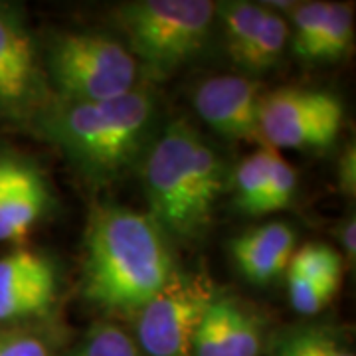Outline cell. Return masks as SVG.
<instances>
[{
    "label": "cell",
    "mask_w": 356,
    "mask_h": 356,
    "mask_svg": "<svg viewBox=\"0 0 356 356\" xmlns=\"http://www.w3.org/2000/svg\"><path fill=\"white\" fill-rule=\"evenodd\" d=\"M175 271L165 234L147 214L119 204L91 212L81 283L89 303L135 315Z\"/></svg>",
    "instance_id": "obj_1"
},
{
    "label": "cell",
    "mask_w": 356,
    "mask_h": 356,
    "mask_svg": "<svg viewBox=\"0 0 356 356\" xmlns=\"http://www.w3.org/2000/svg\"><path fill=\"white\" fill-rule=\"evenodd\" d=\"M91 182H111L139 165L156 133V99L135 88L97 103L50 99L32 121Z\"/></svg>",
    "instance_id": "obj_2"
},
{
    "label": "cell",
    "mask_w": 356,
    "mask_h": 356,
    "mask_svg": "<svg viewBox=\"0 0 356 356\" xmlns=\"http://www.w3.org/2000/svg\"><path fill=\"white\" fill-rule=\"evenodd\" d=\"M147 216L178 242L204 236L220 196L229 184L222 156L186 121H170L156 135L143 161Z\"/></svg>",
    "instance_id": "obj_3"
},
{
    "label": "cell",
    "mask_w": 356,
    "mask_h": 356,
    "mask_svg": "<svg viewBox=\"0 0 356 356\" xmlns=\"http://www.w3.org/2000/svg\"><path fill=\"white\" fill-rule=\"evenodd\" d=\"M135 62L154 77H166L188 64L212 34L216 2L210 0H135L115 10Z\"/></svg>",
    "instance_id": "obj_4"
},
{
    "label": "cell",
    "mask_w": 356,
    "mask_h": 356,
    "mask_svg": "<svg viewBox=\"0 0 356 356\" xmlns=\"http://www.w3.org/2000/svg\"><path fill=\"white\" fill-rule=\"evenodd\" d=\"M48 72L56 99L97 103L137 88L139 64L131 51L97 32H70L51 40Z\"/></svg>",
    "instance_id": "obj_5"
},
{
    "label": "cell",
    "mask_w": 356,
    "mask_h": 356,
    "mask_svg": "<svg viewBox=\"0 0 356 356\" xmlns=\"http://www.w3.org/2000/svg\"><path fill=\"white\" fill-rule=\"evenodd\" d=\"M216 287L204 275L175 271L166 285L135 313V337L140 355L192 356L196 329Z\"/></svg>",
    "instance_id": "obj_6"
},
{
    "label": "cell",
    "mask_w": 356,
    "mask_h": 356,
    "mask_svg": "<svg viewBox=\"0 0 356 356\" xmlns=\"http://www.w3.org/2000/svg\"><path fill=\"white\" fill-rule=\"evenodd\" d=\"M344 105L329 91L281 88L261 95L259 135L271 149H329L343 129Z\"/></svg>",
    "instance_id": "obj_7"
},
{
    "label": "cell",
    "mask_w": 356,
    "mask_h": 356,
    "mask_svg": "<svg viewBox=\"0 0 356 356\" xmlns=\"http://www.w3.org/2000/svg\"><path fill=\"white\" fill-rule=\"evenodd\" d=\"M48 102L36 40L22 13L0 2V117L32 123Z\"/></svg>",
    "instance_id": "obj_8"
},
{
    "label": "cell",
    "mask_w": 356,
    "mask_h": 356,
    "mask_svg": "<svg viewBox=\"0 0 356 356\" xmlns=\"http://www.w3.org/2000/svg\"><path fill=\"white\" fill-rule=\"evenodd\" d=\"M60 297V271L46 254L16 248L0 257V325L46 318Z\"/></svg>",
    "instance_id": "obj_9"
},
{
    "label": "cell",
    "mask_w": 356,
    "mask_h": 356,
    "mask_svg": "<svg viewBox=\"0 0 356 356\" xmlns=\"http://www.w3.org/2000/svg\"><path fill=\"white\" fill-rule=\"evenodd\" d=\"M50 204V186L38 166L0 151V242L24 243Z\"/></svg>",
    "instance_id": "obj_10"
},
{
    "label": "cell",
    "mask_w": 356,
    "mask_h": 356,
    "mask_svg": "<svg viewBox=\"0 0 356 356\" xmlns=\"http://www.w3.org/2000/svg\"><path fill=\"white\" fill-rule=\"evenodd\" d=\"M259 83L243 76H218L202 81L194 107L204 123L229 140L261 143Z\"/></svg>",
    "instance_id": "obj_11"
},
{
    "label": "cell",
    "mask_w": 356,
    "mask_h": 356,
    "mask_svg": "<svg viewBox=\"0 0 356 356\" xmlns=\"http://www.w3.org/2000/svg\"><path fill=\"white\" fill-rule=\"evenodd\" d=\"M229 254L243 280L269 285L289 267L295 254V232L285 222H269L234 238Z\"/></svg>",
    "instance_id": "obj_12"
},
{
    "label": "cell",
    "mask_w": 356,
    "mask_h": 356,
    "mask_svg": "<svg viewBox=\"0 0 356 356\" xmlns=\"http://www.w3.org/2000/svg\"><path fill=\"white\" fill-rule=\"evenodd\" d=\"M287 44H289V24L275 8H269L266 4V14L259 24V30L252 40V44L248 46V50L238 60V65L254 74L267 72L277 65Z\"/></svg>",
    "instance_id": "obj_13"
},
{
    "label": "cell",
    "mask_w": 356,
    "mask_h": 356,
    "mask_svg": "<svg viewBox=\"0 0 356 356\" xmlns=\"http://www.w3.org/2000/svg\"><path fill=\"white\" fill-rule=\"evenodd\" d=\"M216 14H220L224 24V38L229 58L234 64H238L259 30L266 14V4L250 0H229L216 4Z\"/></svg>",
    "instance_id": "obj_14"
},
{
    "label": "cell",
    "mask_w": 356,
    "mask_h": 356,
    "mask_svg": "<svg viewBox=\"0 0 356 356\" xmlns=\"http://www.w3.org/2000/svg\"><path fill=\"white\" fill-rule=\"evenodd\" d=\"M355 46V4L331 2L311 64H332L346 58Z\"/></svg>",
    "instance_id": "obj_15"
},
{
    "label": "cell",
    "mask_w": 356,
    "mask_h": 356,
    "mask_svg": "<svg viewBox=\"0 0 356 356\" xmlns=\"http://www.w3.org/2000/svg\"><path fill=\"white\" fill-rule=\"evenodd\" d=\"M269 170V147H261L238 165L234 178L236 188V206L245 216H259V204L267 186Z\"/></svg>",
    "instance_id": "obj_16"
},
{
    "label": "cell",
    "mask_w": 356,
    "mask_h": 356,
    "mask_svg": "<svg viewBox=\"0 0 356 356\" xmlns=\"http://www.w3.org/2000/svg\"><path fill=\"white\" fill-rule=\"evenodd\" d=\"M329 6H331V2H323V0L301 2V4L291 6L289 44H291L293 54L299 60L311 62L325 20H327V14H329Z\"/></svg>",
    "instance_id": "obj_17"
},
{
    "label": "cell",
    "mask_w": 356,
    "mask_h": 356,
    "mask_svg": "<svg viewBox=\"0 0 356 356\" xmlns=\"http://www.w3.org/2000/svg\"><path fill=\"white\" fill-rule=\"evenodd\" d=\"M58 356H140V353L127 331L111 323H97Z\"/></svg>",
    "instance_id": "obj_18"
},
{
    "label": "cell",
    "mask_w": 356,
    "mask_h": 356,
    "mask_svg": "<svg viewBox=\"0 0 356 356\" xmlns=\"http://www.w3.org/2000/svg\"><path fill=\"white\" fill-rule=\"evenodd\" d=\"M287 280H325L343 277V257L327 243H307L301 250H295Z\"/></svg>",
    "instance_id": "obj_19"
},
{
    "label": "cell",
    "mask_w": 356,
    "mask_h": 356,
    "mask_svg": "<svg viewBox=\"0 0 356 356\" xmlns=\"http://www.w3.org/2000/svg\"><path fill=\"white\" fill-rule=\"evenodd\" d=\"M295 192H297V175L293 166L275 149L269 147L267 186L259 204V216L289 208L295 200Z\"/></svg>",
    "instance_id": "obj_20"
},
{
    "label": "cell",
    "mask_w": 356,
    "mask_h": 356,
    "mask_svg": "<svg viewBox=\"0 0 356 356\" xmlns=\"http://www.w3.org/2000/svg\"><path fill=\"white\" fill-rule=\"evenodd\" d=\"M0 356H58L56 339L28 325H0Z\"/></svg>",
    "instance_id": "obj_21"
},
{
    "label": "cell",
    "mask_w": 356,
    "mask_h": 356,
    "mask_svg": "<svg viewBox=\"0 0 356 356\" xmlns=\"http://www.w3.org/2000/svg\"><path fill=\"white\" fill-rule=\"evenodd\" d=\"M287 281H289V301H291L293 309L299 315L313 317L334 299V295L341 289L343 277Z\"/></svg>",
    "instance_id": "obj_22"
},
{
    "label": "cell",
    "mask_w": 356,
    "mask_h": 356,
    "mask_svg": "<svg viewBox=\"0 0 356 356\" xmlns=\"http://www.w3.org/2000/svg\"><path fill=\"white\" fill-rule=\"evenodd\" d=\"M266 344L269 356H315L307 341L305 325L275 332Z\"/></svg>",
    "instance_id": "obj_23"
},
{
    "label": "cell",
    "mask_w": 356,
    "mask_h": 356,
    "mask_svg": "<svg viewBox=\"0 0 356 356\" xmlns=\"http://www.w3.org/2000/svg\"><path fill=\"white\" fill-rule=\"evenodd\" d=\"M305 332L315 356H355V353L348 348V343L331 327L305 325Z\"/></svg>",
    "instance_id": "obj_24"
},
{
    "label": "cell",
    "mask_w": 356,
    "mask_h": 356,
    "mask_svg": "<svg viewBox=\"0 0 356 356\" xmlns=\"http://www.w3.org/2000/svg\"><path fill=\"white\" fill-rule=\"evenodd\" d=\"M339 180H341V188L344 194H355L356 182V153L355 147L350 145L339 161Z\"/></svg>",
    "instance_id": "obj_25"
},
{
    "label": "cell",
    "mask_w": 356,
    "mask_h": 356,
    "mask_svg": "<svg viewBox=\"0 0 356 356\" xmlns=\"http://www.w3.org/2000/svg\"><path fill=\"white\" fill-rule=\"evenodd\" d=\"M339 242L343 245L344 254H346V259L350 264H355L356 257V222L355 216L346 218L343 224L339 226Z\"/></svg>",
    "instance_id": "obj_26"
}]
</instances>
